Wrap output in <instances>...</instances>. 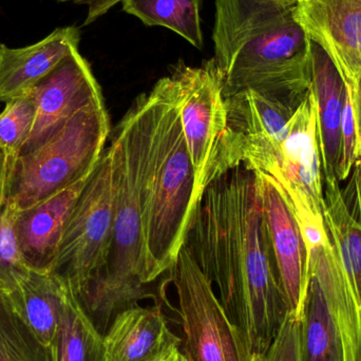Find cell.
<instances>
[{"instance_id": "6", "label": "cell", "mask_w": 361, "mask_h": 361, "mask_svg": "<svg viewBox=\"0 0 361 361\" xmlns=\"http://www.w3.org/2000/svg\"><path fill=\"white\" fill-rule=\"evenodd\" d=\"M114 214L111 152L108 146L72 208L51 271L72 294L80 292L105 264Z\"/></svg>"}, {"instance_id": "9", "label": "cell", "mask_w": 361, "mask_h": 361, "mask_svg": "<svg viewBox=\"0 0 361 361\" xmlns=\"http://www.w3.org/2000/svg\"><path fill=\"white\" fill-rule=\"evenodd\" d=\"M226 99L227 128L220 159V177L235 167L267 173L279 163L288 123L296 110L252 90Z\"/></svg>"}, {"instance_id": "7", "label": "cell", "mask_w": 361, "mask_h": 361, "mask_svg": "<svg viewBox=\"0 0 361 361\" xmlns=\"http://www.w3.org/2000/svg\"><path fill=\"white\" fill-rule=\"evenodd\" d=\"M179 107L185 139L195 171L197 192L220 178V159L227 128L226 99L214 61L200 67L183 61L169 74Z\"/></svg>"}, {"instance_id": "33", "label": "cell", "mask_w": 361, "mask_h": 361, "mask_svg": "<svg viewBox=\"0 0 361 361\" xmlns=\"http://www.w3.org/2000/svg\"><path fill=\"white\" fill-rule=\"evenodd\" d=\"M297 1H298V0H297Z\"/></svg>"}, {"instance_id": "8", "label": "cell", "mask_w": 361, "mask_h": 361, "mask_svg": "<svg viewBox=\"0 0 361 361\" xmlns=\"http://www.w3.org/2000/svg\"><path fill=\"white\" fill-rule=\"evenodd\" d=\"M179 299L189 361H258L228 319L212 281L185 244L171 271Z\"/></svg>"}, {"instance_id": "19", "label": "cell", "mask_w": 361, "mask_h": 361, "mask_svg": "<svg viewBox=\"0 0 361 361\" xmlns=\"http://www.w3.org/2000/svg\"><path fill=\"white\" fill-rule=\"evenodd\" d=\"M8 294L40 343L50 348L68 296L66 284L54 274L31 271L18 288Z\"/></svg>"}, {"instance_id": "17", "label": "cell", "mask_w": 361, "mask_h": 361, "mask_svg": "<svg viewBox=\"0 0 361 361\" xmlns=\"http://www.w3.org/2000/svg\"><path fill=\"white\" fill-rule=\"evenodd\" d=\"M80 32L74 25L57 27L44 39L23 48L0 44V103L29 92L63 59L78 50Z\"/></svg>"}, {"instance_id": "13", "label": "cell", "mask_w": 361, "mask_h": 361, "mask_svg": "<svg viewBox=\"0 0 361 361\" xmlns=\"http://www.w3.org/2000/svg\"><path fill=\"white\" fill-rule=\"evenodd\" d=\"M295 17L345 82L361 73V0H298Z\"/></svg>"}, {"instance_id": "23", "label": "cell", "mask_w": 361, "mask_h": 361, "mask_svg": "<svg viewBox=\"0 0 361 361\" xmlns=\"http://www.w3.org/2000/svg\"><path fill=\"white\" fill-rule=\"evenodd\" d=\"M123 10L149 27H164L203 49L201 0H122Z\"/></svg>"}, {"instance_id": "28", "label": "cell", "mask_w": 361, "mask_h": 361, "mask_svg": "<svg viewBox=\"0 0 361 361\" xmlns=\"http://www.w3.org/2000/svg\"><path fill=\"white\" fill-rule=\"evenodd\" d=\"M350 177L349 184L343 191V199L350 212L361 219V159L354 165Z\"/></svg>"}, {"instance_id": "12", "label": "cell", "mask_w": 361, "mask_h": 361, "mask_svg": "<svg viewBox=\"0 0 361 361\" xmlns=\"http://www.w3.org/2000/svg\"><path fill=\"white\" fill-rule=\"evenodd\" d=\"M267 176L277 180L288 195L298 197L318 220L324 221V175L311 90L288 123L279 167Z\"/></svg>"}, {"instance_id": "18", "label": "cell", "mask_w": 361, "mask_h": 361, "mask_svg": "<svg viewBox=\"0 0 361 361\" xmlns=\"http://www.w3.org/2000/svg\"><path fill=\"white\" fill-rule=\"evenodd\" d=\"M103 338L107 361H160L182 343L161 305L123 312Z\"/></svg>"}, {"instance_id": "16", "label": "cell", "mask_w": 361, "mask_h": 361, "mask_svg": "<svg viewBox=\"0 0 361 361\" xmlns=\"http://www.w3.org/2000/svg\"><path fill=\"white\" fill-rule=\"evenodd\" d=\"M311 90L316 104L318 142L324 180H338L341 123L348 88L326 51L311 42ZM339 182V180H338Z\"/></svg>"}, {"instance_id": "15", "label": "cell", "mask_w": 361, "mask_h": 361, "mask_svg": "<svg viewBox=\"0 0 361 361\" xmlns=\"http://www.w3.org/2000/svg\"><path fill=\"white\" fill-rule=\"evenodd\" d=\"M87 179L31 207L13 209V231L27 269L52 271L66 224Z\"/></svg>"}, {"instance_id": "20", "label": "cell", "mask_w": 361, "mask_h": 361, "mask_svg": "<svg viewBox=\"0 0 361 361\" xmlns=\"http://www.w3.org/2000/svg\"><path fill=\"white\" fill-rule=\"evenodd\" d=\"M299 355L300 361H345L341 329L313 275L299 315Z\"/></svg>"}, {"instance_id": "5", "label": "cell", "mask_w": 361, "mask_h": 361, "mask_svg": "<svg viewBox=\"0 0 361 361\" xmlns=\"http://www.w3.org/2000/svg\"><path fill=\"white\" fill-rule=\"evenodd\" d=\"M109 133L104 99L80 110L42 148L8 161L1 202L25 209L86 179L105 150Z\"/></svg>"}, {"instance_id": "2", "label": "cell", "mask_w": 361, "mask_h": 361, "mask_svg": "<svg viewBox=\"0 0 361 361\" xmlns=\"http://www.w3.org/2000/svg\"><path fill=\"white\" fill-rule=\"evenodd\" d=\"M297 0H216L212 59L224 97L252 90L297 110L311 89V40Z\"/></svg>"}, {"instance_id": "29", "label": "cell", "mask_w": 361, "mask_h": 361, "mask_svg": "<svg viewBox=\"0 0 361 361\" xmlns=\"http://www.w3.org/2000/svg\"><path fill=\"white\" fill-rule=\"evenodd\" d=\"M348 99L351 104L357 135L358 160L361 159V73L350 82H345Z\"/></svg>"}, {"instance_id": "24", "label": "cell", "mask_w": 361, "mask_h": 361, "mask_svg": "<svg viewBox=\"0 0 361 361\" xmlns=\"http://www.w3.org/2000/svg\"><path fill=\"white\" fill-rule=\"evenodd\" d=\"M0 361H53L50 348L40 343L17 311L10 294L1 288Z\"/></svg>"}, {"instance_id": "22", "label": "cell", "mask_w": 361, "mask_h": 361, "mask_svg": "<svg viewBox=\"0 0 361 361\" xmlns=\"http://www.w3.org/2000/svg\"><path fill=\"white\" fill-rule=\"evenodd\" d=\"M50 349L53 361H107L103 336L85 315L69 288Z\"/></svg>"}, {"instance_id": "32", "label": "cell", "mask_w": 361, "mask_h": 361, "mask_svg": "<svg viewBox=\"0 0 361 361\" xmlns=\"http://www.w3.org/2000/svg\"><path fill=\"white\" fill-rule=\"evenodd\" d=\"M160 361H189L187 360L186 355L183 354L182 352L180 351L179 348L171 351L169 355L163 357Z\"/></svg>"}, {"instance_id": "14", "label": "cell", "mask_w": 361, "mask_h": 361, "mask_svg": "<svg viewBox=\"0 0 361 361\" xmlns=\"http://www.w3.org/2000/svg\"><path fill=\"white\" fill-rule=\"evenodd\" d=\"M309 250V275L315 276L338 324L345 361H361V311L326 223L302 228Z\"/></svg>"}, {"instance_id": "11", "label": "cell", "mask_w": 361, "mask_h": 361, "mask_svg": "<svg viewBox=\"0 0 361 361\" xmlns=\"http://www.w3.org/2000/svg\"><path fill=\"white\" fill-rule=\"evenodd\" d=\"M274 259L290 313L300 315L309 280V250L290 197L277 180L256 173Z\"/></svg>"}, {"instance_id": "21", "label": "cell", "mask_w": 361, "mask_h": 361, "mask_svg": "<svg viewBox=\"0 0 361 361\" xmlns=\"http://www.w3.org/2000/svg\"><path fill=\"white\" fill-rule=\"evenodd\" d=\"M324 185V221L361 311V219L348 209L338 180Z\"/></svg>"}, {"instance_id": "27", "label": "cell", "mask_w": 361, "mask_h": 361, "mask_svg": "<svg viewBox=\"0 0 361 361\" xmlns=\"http://www.w3.org/2000/svg\"><path fill=\"white\" fill-rule=\"evenodd\" d=\"M262 361H300L299 317L290 313Z\"/></svg>"}, {"instance_id": "31", "label": "cell", "mask_w": 361, "mask_h": 361, "mask_svg": "<svg viewBox=\"0 0 361 361\" xmlns=\"http://www.w3.org/2000/svg\"><path fill=\"white\" fill-rule=\"evenodd\" d=\"M8 154L0 146V203L4 195V183H6V171H8Z\"/></svg>"}, {"instance_id": "3", "label": "cell", "mask_w": 361, "mask_h": 361, "mask_svg": "<svg viewBox=\"0 0 361 361\" xmlns=\"http://www.w3.org/2000/svg\"><path fill=\"white\" fill-rule=\"evenodd\" d=\"M131 109L148 275L154 282L177 261L201 197L171 78L140 95Z\"/></svg>"}, {"instance_id": "4", "label": "cell", "mask_w": 361, "mask_h": 361, "mask_svg": "<svg viewBox=\"0 0 361 361\" xmlns=\"http://www.w3.org/2000/svg\"><path fill=\"white\" fill-rule=\"evenodd\" d=\"M114 214L111 241L105 264L76 294H72L85 315L105 336L116 316L137 307L139 301L156 298L148 275L145 238L140 203L137 131L129 109L114 128L110 142Z\"/></svg>"}, {"instance_id": "25", "label": "cell", "mask_w": 361, "mask_h": 361, "mask_svg": "<svg viewBox=\"0 0 361 361\" xmlns=\"http://www.w3.org/2000/svg\"><path fill=\"white\" fill-rule=\"evenodd\" d=\"M36 116L37 102L31 91L6 102L0 114V146L8 154V161L16 158L29 139Z\"/></svg>"}, {"instance_id": "26", "label": "cell", "mask_w": 361, "mask_h": 361, "mask_svg": "<svg viewBox=\"0 0 361 361\" xmlns=\"http://www.w3.org/2000/svg\"><path fill=\"white\" fill-rule=\"evenodd\" d=\"M13 208L0 203V288L14 292L29 276L13 231Z\"/></svg>"}, {"instance_id": "30", "label": "cell", "mask_w": 361, "mask_h": 361, "mask_svg": "<svg viewBox=\"0 0 361 361\" xmlns=\"http://www.w3.org/2000/svg\"><path fill=\"white\" fill-rule=\"evenodd\" d=\"M59 2H74L76 4H85L88 6V12L84 25H88L107 14L122 0H57Z\"/></svg>"}, {"instance_id": "1", "label": "cell", "mask_w": 361, "mask_h": 361, "mask_svg": "<svg viewBox=\"0 0 361 361\" xmlns=\"http://www.w3.org/2000/svg\"><path fill=\"white\" fill-rule=\"evenodd\" d=\"M186 244L250 353L262 361L290 313L274 259L259 178L235 167L210 183Z\"/></svg>"}, {"instance_id": "10", "label": "cell", "mask_w": 361, "mask_h": 361, "mask_svg": "<svg viewBox=\"0 0 361 361\" xmlns=\"http://www.w3.org/2000/svg\"><path fill=\"white\" fill-rule=\"evenodd\" d=\"M30 91L37 102V116L29 139L17 157L39 149L56 137L78 112L104 99L90 65L78 49Z\"/></svg>"}]
</instances>
